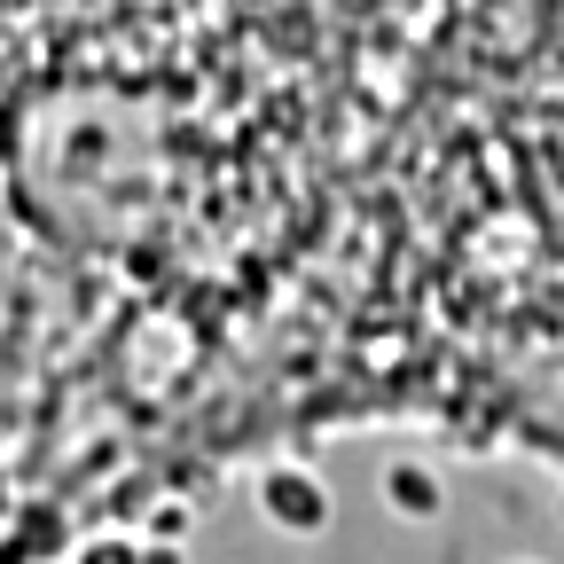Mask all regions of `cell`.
I'll list each match as a JSON object with an SVG mask.
<instances>
[{"label": "cell", "instance_id": "obj_1", "mask_svg": "<svg viewBox=\"0 0 564 564\" xmlns=\"http://www.w3.org/2000/svg\"><path fill=\"white\" fill-rule=\"evenodd\" d=\"M259 518H267L274 533H291V541H314V533H329L337 502H329V486H322L306 463H274V470L259 478Z\"/></svg>", "mask_w": 564, "mask_h": 564}, {"label": "cell", "instance_id": "obj_2", "mask_svg": "<svg viewBox=\"0 0 564 564\" xmlns=\"http://www.w3.org/2000/svg\"><path fill=\"white\" fill-rule=\"evenodd\" d=\"M384 510L392 518H408V525H432L440 510H447V486H440V470H423V463H384Z\"/></svg>", "mask_w": 564, "mask_h": 564}, {"label": "cell", "instance_id": "obj_3", "mask_svg": "<svg viewBox=\"0 0 564 564\" xmlns=\"http://www.w3.org/2000/svg\"><path fill=\"white\" fill-rule=\"evenodd\" d=\"M70 564H150V549H141L133 533H95V541L70 549Z\"/></svg>", "mask_w": 564, "mask_h": 564}, {"label": "cell", "instance_id": "obj_4", "mask_svg": "<svg viewBox=\"0 0 564 564\" xmlns=\"http://www.w3.org/2000/svg\"><path fill=\"white\" fill-rule=\"evenodd\" d=\"M188 533H196V510H188V502H150V541L181 549Z\"/></svg>", "mask_w": 564, "mask_h": 564}]
</instances>
